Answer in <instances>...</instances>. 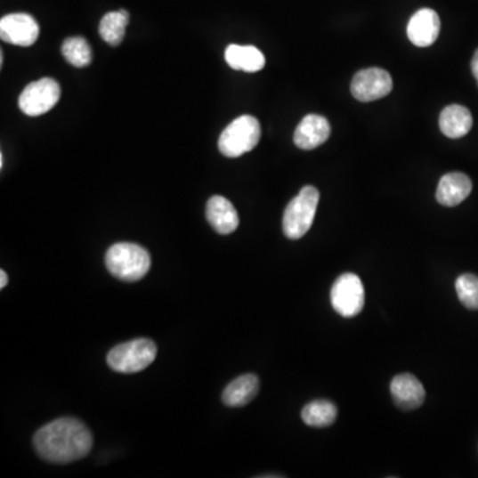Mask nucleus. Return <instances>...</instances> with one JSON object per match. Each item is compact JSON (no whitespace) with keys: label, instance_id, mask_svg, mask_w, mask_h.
<instances>
[{"label":"nucleus","instance_id":"1","mask_svg":"<svg viewBox=\"0 0 478 478\" xmlns=\"http://www.w3.org/2000/svg\"><path fill=\"white\" fill-rule=\"evenodd\" d=\"M93 437L77 418H58L42 426L34 436V447L43 460L53 464H69L91 452Z\"/></svg>","mask_w":478,"mask_h":478},{"label":"nucleus","instance_id":"2","mask_svg":"<svg viewBox=\"0 0 478 478\" xmlns=\"http://www.w3.org/2000/svg\"><path fill=\"white\" fill-rule=\"evenodd\" d=\"M150 253L136 243H116L105 255L108 271L123 282L142 280L150 271Z\"/></svg>","mask_w":478,"mask_h":478},{"label":"nucleus","instance_id":"3","mask_svg":"<svg viewBox=\"0 0 478 478\" xmlns=\"http://www.w3.org/2000/svg\"><path fill=\"white\" fill-rule=\"evenodd\" d=\"M319 190L304 186L296 198L291 199L283 215V233L288 239H299L312 229L317 215Z\"/></svg>","mask_w":478,"mask_h":478},{"label":"nucleus","instance_id":"4","mask_svg":"<svg viewBox=\"0 0 478 478\" xmlns=\"http://www.w3.org/2000/svg\"><path fill=\"white\" fill-rule=\"evenodd\" d=\"M158 347L150 339H136L116 345L107 356L108 366L121 374L144 371L155 361Z\"/></svg>","mask_w":478,"mask_h":478},{"label":"nucleus","instance_id":"5","mask_svg":"<svg viewBox=\"0 0 478 478\" xmlns=\"http://www.w3.org/2000/svg\"><path fill=\"white\" fill-rule=\"evenodd\" d=\"M261 134V124L255 117L240 116L226 126L218 140V148L226 158H239L258 145Z\"/></svg>","mask_w":478,"mask_h":478},{"label":"nucleus","instance_id":"6","mask_svg":"<svg viewBox=\"0 0 478 478\" xmlns=\"http://www.w3.org/2000/svg\"><path fill=\"white\" fill-rule=\"evenodd\" d=\"M331 304L342 317L352 318L361 314L364 307V288L361 278L352 272L340 275L331 288Z\"/></svg>","mask_w":478,"mask_h":478},{"label":"nucleus","instance_id":"7","mask_svg":"<svg viewBox=\"0 0 478 478\" xmlns=\"http://www.w3.org/2000/svg\"><path fill=\"white\" fill-rule=\"evenodd\" d=\"M61 85L58 81L45 77L28 84L19 97V108L27 116H40L53 109L61 100Z\"/></svg>","mask_w":478,"mask_h":478},{"label":"nucleus","instance_id":"8","mask_svg":"<svg viewBox=\"0 0 478 478\" xmlns=\"http://www.w3.org/2000/svg\"><path fill=\"white\" fill-rule=\"evenodd\" d=\"M393 86V77L385 69H363L353 77L351 93L359 101H375L390 94Z\"/></svg>","mask_w":478,"mask_h":478},{"label":"nucleus","instance_id":"9","mask_svg":"<svg viewBox=\"0 0 478 478\" xmlns=\"http://www.w3.org/2000/svg\"><path fill=\"white\" fill-rule=\"evenodd\" d=\"M39 24L28 13H10L0 20V37L10 45L29 47L39 39Z\"/></svg>","mask_w":478,"mask_h":478},{"label":"nucleus","instance_id":"10","mask_svg":"<svg viewBox=\"0 0 478 478\" xmlns=\"http://www.w3.org/2000/svg\"><path fill=\"white\" fill-rule=\"evenodd\" d=\"M440 27H442V21L436 11L423 8V10H418L408 23V39L416 47H429L439 37Z\"/></svg>","mask_w":478,"mask_h":478},{"label":"nucleus","instance_id":"11","mask_svg":"<svg viewBox=\"0 0 478 478\" xmlns=\"http://www.w3.org/2000/svg\"><path fill=\"white\" fill-rule=\"evenodd\" d=\"M329 134L331 126L327 118L323 116L309 115L296 126L294 142L299 150H312L324 144L328 140Z\"/></svg>","mask_w":478,"mask_h":478},{"label":"nucleus","instance_id":"12","mask_svg":"<svg viewBox=\"0 0 478 478\" xmlns=\"http://www.w3.org/2000/svg\"><path fill=\"white\" fill-rule=\"evenodd\" d=\"M471 178L464 173H448L442 175L437 186L436 199L442 207H453L460 205L472 193Z\"/></svg>","mask_w":478,"mask_h":478},{"label":"nucleus","instance_id":"13","mask_svg":"<svg viewBox=\"0 0 478 478\" xmlns=\"http://www.w3.org/2000/svg\"><path fill=\"white\" fill-rule=\"evenodd\" d=\"M207 218L218 234L228 236L239 225V213L231 201L223 196H215L207 205Z\"/></svg>","mask_w":478,"mask_h":478},{"label":"nucleus","instance_id":"14","mask_svg":"<svg viewBox=\"0 0 478 478\" xmlns=\"http://www.w3.org/2000/svg\"><path fill=\"white\" fill-rule=\"evenodd\" d=\"M391 393L396 404L402 409H416L425 400V390L417 377L410 374H401L393 377Z\"/></svg>","mask_w":478,"mask_h":478},{"label":"nucleus","instance_id":"15","mask_svg":"<svg viewBox=\"0 0 478 478\" xmlns=\"http://www.w3.org/2000/svg\"><path fill=\"white\" fill-rule=\"evenodd\" d=\"M440 129L450 139L466 136L474 126V117L468 108L453 104L444 108L440 113Z\"/></svg>","mask_w":478,"mask_h":478},{"label":"nucleus","instance_id":"16","mask_svg":"<svg viewBox=\"0 0 478 478\" xmlns=\"http://www.w3.org/2000/svg\"><path fill=\"white\" fill-rule=\"evenodd\" d=\"M225 61L236 71L258 72L263 69L266 61L263 53L254 45H231L225 51Z\"/></svg>","mask_w":478,"mask_h":478},{"label":"nucleus","instance_id":"17","mask_svg":"<svg viewBox=\"0 0 478 478\" xmlns=\"http://www.w3.org/2000/svg\"><path fill=\"white\" fill-rule=\"evenodd\" d=\"M259 391V380L255 375H243L237 377L225 388L223 393V401L228 407L239 408L248 404Z\"/></svg>","mask_w":478,"mask_h":478},{"label":"nucleus","instance_id":"18","mask_svg":"<svg viewBox=\"0 0 478 478\" xmlns=\"http://www.w3.org/2000/svg\"><path fill=\"white\" fill-rule=\"evenodd\" d=\"M129 23V13L126 10L113 11L105 13L100 21V36L110 45H118L126 36V26Z\"/></svg>","mask_w":478,"mask_h":478},{"label":"nucleus","instance_id":"19","mask_svg":"<svg viewBox=\"0 0 478 478\" xmlns=\"http://www.w3.org/2000/svg\"><path fill=\"white\" fill-rule=\"evenodd\" d=\"M337 409L328 400H315L302 409V418L307 425L324 428L336 420Z\"/></svg>","mask_w":478,"mask_h":478},{"label":"nucleus","instance_id":"20","mask_svg":"<svg viewBox=\"0 0 478 478\" xmlns=\"http://www.w3.org/2000/svg\"><path fill=\"white\" fill-rule=\"evenodd\" d=\"M64 58L77 69H84L92 63V50L84 37H69L61 45Z\"/></svg>","mask_w":478,"mask_h":478},{"label":"nucleus","instance_id":"21","mask_svg":"<svg viewBox=\"0 0 478 478\" xmlns=\"http://www.w3.org/2000/svg\"><path fill=\"white\" fill-rule=\"evenodd\" d=\"M456 293L461 304L469 310H478V277L463 274L456 280Z\"/></svg>","mask_w":478,"mask_h":478},{"label":"nucleus","instance_id":"22","mask_svg":"<svg viewBox=\"0 0 478 478\" xmlns=\"http://www.w3.org/2000/svg\"><path fill=\"white\" fill-rule=\"evenodd\" d=\"M472 72H474L478 84V50L474 53V59H472Z\"/></svg>","mask_w":478,"mask_h":478},{"label":"nucleus","instance_id":"23","mask_svg":"<svg viewBox=\"0 0 478 478\" xmlns=\"http://www.w3.org/2000/svg\"><path fill=\"white\" fill-rule=\"evenodd\" d=\"M7 283H8L7 274H5L4 270H2V271H0V288H4L5 286H7Z\"/></svg>","mask_w":478,"mask_h":478}]
</instances>
